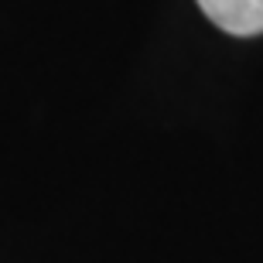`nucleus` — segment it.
<instances>
[{"label": "nucleus", "mask_w": 263, "mask_h": 263, "mask_svg": "<svg viewBox=\"0 0 263 263\" xmlns=\"http://www.w3.org/2000/svg\"><path fill=\"white\" fill-rule=\"evenodd\" d=\"M215 28L236 38L263 34V0H195Z\"/></svg>", "instance_id": "nucleus-1"}]
</instances>
